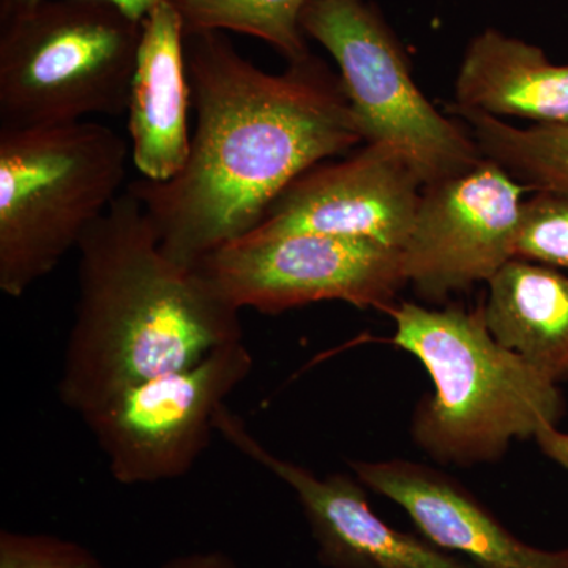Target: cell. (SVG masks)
<instances>
[{
  "label": "cell",
  "mask_w": 568,
  "mask_h": 568,
  "mask_svg": "<svg viewBox=\"0 0 568 568\" xmlns=\"http://www.w3.org/2000/svg\"><path fill=\"white\" fill-rule=\"evenodd\" d=\"M162 568H241L222 551H194L174 556Z\"/></svg>",
  "instance_id": "22"
},
{
  "label": "cell",
  "mask_w": 568,
  "mask_h": 568,
  "mask_svg": "<svg viewBox=\"0 0 568 568\" xmlns=\"http://www.w3.org/2000/svg\"><path fill=\"white\" fill-rule=\"evenodd\" d=\"M141 24L126 108L130 153L142 179L166 182L181 173L192 148L185 28L171 2L159 3Z\"/></svg>",
  "instance_id": "13"
},
{
  "label": "cell",
  "mask_w": 568,
  "mask_h": 568,
  "mask_svg": "<svg viewBox=\"0 0 568 568\" xmlns=\"http://www.w3.org/2000/svg\"><path fill=\"white\" fill-rule=\"evenodd\" d=\"M141 31L100 0H41L0 17V130L126 114Z\"/></svg>",
  "instance_id": "5"
},
{
  "label": "cell",
  "mask_w": 568,
  "mask_h": 568,
  "mask_svg": "<svg viewBox=\"0 0 568 568\" xmlns=\"http://www.w3.org/2000/svg\"><path fill=\"white\" fill-rule=\"evenodd\" d=\"M129 144L97 122L0 130V291L47 278L121 196Z\"/></svg>",
  "instance_id": "4"
},
{
  "label": "cell",
  "mask_w": 568,
  "mask_h": 568,
  "mask_svg": "<svg viewBox=\"0 0 568 568\" xmlns=\"http://www.w3.org/2000/svg\"><path fill=\"white\" fill-rule=\"evenodd\" d=\"M77 250V310L58 390L78 416L244 339L241 310L196 267L163 252L148 213L126 190Z\"/></svg>",
  "instance_id": "2"
},
{
  "label": "cell",
  "mask_w": 568,
  "mask_h": 568,
  "mask_svg": "<svg viewBox=\"0 0 568 568\" xmlns=\"http://www.w3.org/2000/svg\"><path fill=\"white\" fill-rule=\"evenodd\" d=\"M194 267L235 308L272 316L328 301L388 312L409 284L402 250L345 235H246Z\"/></svg>",
  "instance_id": "7"
},
{
  "label": "cell",
  "mask_w": 568,
  "mask_h": 568,
  "mask_svg": "<svg viewBox=\"0 0 568 568\" xmlns=\"http://www.w3.org/2000/svg\"><path fill=\"white\" fill-rule=\"evenodd\" d=\"M253 369L244 339L200 364L126 388L81 416L118 484H160L189 474L211 446L215 414Z\"/></svg>",
  "instance_id": "8"
},
{
  "label": "cell",
  "mask_w": 568,
  "mask_h": 568,
  "mask_svg": "<svg viewBox=\"0 0 568 568\" xmlns=\"http://www.w3.org/2000/svg\"><path fill=\"white\" fill-rule=\"evenodd\" d=\"M424 186L402 152L366 142L342 162L327 160L298 175L250 235H345L403 250Z\"/></svg>",
  "instance_id": "10"
},
{
  "label": "cell",
  "mask_w": 568,
  "mask_h": 568,
  "mask_svg": "<svg viewBox=\"0 0 568 568\" xmlns=\"http://www.w3.org/2000/svg\"><path fill=\"white\" fill-rule=\"evenodd\" d=\"M301 26L339 67L366 142H384L432 185L474 170L480 149L467 126L436 110L414 81L398 37L368 0H315Z\"/></svg>",
  "instance_id": "6"
},
{
  "label": "cell",
  "mask_w": 568,
  "mask_h": 568,
  "mask_svg": "<svg viewBox=\"0 0 568 568\" xmlns=\"http://www.w3.org/2000/svg\"><path fill=\"white\" fill-rule=\"evenodd\" d=\"M387 313L392 345L414 355L435 387L417 403L410 436L437 465L497 463L514 440L534 439L566 416L558 384L497 342L481 306L466 312L402 302Z\"/></svg>",
  "instance_id": "3"
},
{
  "label": "cell",
  "mask_w": 568,
  "mask_h": 568,
  "mask_svg": "<svg viewBox=\"0 0 568 568\" xmlns=\"http://www.w3.org/2000/svg\"><path fill=\"white\" fill-rule=\"evenodd\" d=\"M41 0H0V17L18 13V11L31 9ZM100 2L111 3L122 11H125L133 20L142 21L148 17L149 11L155 9L159 3L171 2V0H100Z\"/></svg>",
  "instance_id": "20"
},
{
  "label": "cell",
  "mask_w": 568,
  "mask_h": 568,
  "mask_svg": "<svg viewBox=\"0 0 568 568\" xmlns=\"http://www.w3.org/2000/svg\"><path fill=\"white\" fill-rule=\"evenodd\" d=\"M315 0H171L186 33L235 32L275 48L287 63L312 54L301 26Z\"/></svg>",
  "instance_id": "17"
},
{
  "label": "cell",
  "mask_w": 568,
  "mask_h": 568,
  "mask_svg": "<svg viewBox=\"0 0 568 568\" xmlns=\"http://www.w3.org/2000/svg\"><path fill=\"white\" fill-rule=\"evenodd\" d=\"M487 284L491 335L552 383H568V272L515 257Z\"/></svg>",
  "instance_id": "15"
},
{
  "label": "cell",
  "mask_w": 568,
  "mask_h": 568,
  "mask_svg": "<svg viewBox=\"0 0 568 568\" xmlns=\"http://www.w3.org/2000/svg\"><path fill=\"white\" fill-rule=\"evenodd\" d=\"M349 467L366 489L402 508L420 536L473 568H568V548L526 544L444 470L409 459H353Z\"/></svg>",
  "instance_id": "12"
},
{
  "label": "cell",
  "mask_w": 568,
  "mask_h": 568,
  "mask_svg": "<svg viewBox=\"0 0 568 568\" xmlns=\"http://www.w3.org/2000/svg\"><path fill=\"white\" fill-rule=\"evenodd\" d=\"M0 568H110L91 549L52 534L0 530Z\"/></svg>",
  "instance_id": "19"
},
{
  "label": "cell",
  "mask_w": 568,
  "mask_h": 568,
  "mask_svg": "<svg viewBox=\"0 0 568 568\" xmlns=\"http://www.w3.org/2000/svg\"><path fill=\"white\" fill-rule=\"evenodd\" d=\"M534 440L545 457L568 474V433L560 432L558 425H545L538 429Z\"/></svg>",
  "instance_id": "21"
},
{
  "label": "cell",
  "mask_w": 568,
  "mask_h": 568,
  "mask_svg": "<svg viewBox=\"0 0 568 568\" xmlns=\"http://www.w3.org/2000/svg\"><path fill=\"white\" fill-rule=\"evenodd\" d=\"M517 257L568 272V192L540 190L525 200Z\"/></svg>",
  "instance_id": "18"
},
{
  "label": "cell",
  "mask_w": 568,
  "mask_h": 568,
  "mask_svg": "<svg viewBox=\"0 0 568 568\" xmlns=\"http://www.w3.org/2000/svg\"><path fill=\"white\" fill-rule=\"evenodd\" d=\"M215 432L244 457L278 477L301 504L316 556L325 568H473L420 534L403 532L369 506L366 489L346 474L316 476L308 467L264 447L226 405L215 414Z\"/></svg>",
  "instance_id": "11"
},
{
  "label": "cell",
  "mask_w": 568,
  "mask_h": 568,
  "mask_svg": "<svg viewBox=\"0 0 568 568\" xmlns=\"http://www.w3.org/2000/svg\"><path fill=\"white\" fill-rule=\"evenodd\" d=\"M448 111L466 123L481 155L526 189L568 192V123H536L519 129L458 104H452Z\"/></svg>",
  "instance_id": "16"
},
{
  "label": "cell",
  "mask_w": 568,
  "mask_h": 568,
  "mask_svg": "<svg viewBox=\"0 0 568 568\" xmlns=\"http://www.w3.org/2000/svg\"><path fill=\"white\" fill-rule=\"evenodd\" d=\"M196 129L166 182L126 186L163 252L194 267L253 233L280 194L316 164L365 144L342 78L315 54L267 73L224 32L185 36Z\"/></svg>",
  "instance_id": "1"
},
{
  "label": "cell",
  "mask_w": 568,
  "mask_h": 568,
  "mask_svg": "<svg viewBox=\"0 0 568 568\" xmlns=\"http://www.w3.org/2000/svg\"><path fill=\"white\" fill-rule=\"evenodd\" d=\"M526 190L488 159L424 186L402 250L418 297L437 304L467 293L515 260Z\"/></svg>",
  "instance_id": "9"
},
{
  "label": "cell",
  "mask_w": 568,
  "mask_h": 568,
  "mask_svg": "<svg viewBox=\"0 0 568 568\" xmlns=\"http://www.w3.org/2000/svg\"><path fill=\"white\" fill-rule=\"evenodd\" d=\"M458 106L536 123H568V63L556 65L545 51L497 29L467 44L457 82Z\"/></svg>",
  "instance_id": "14"
}]
</instances>
